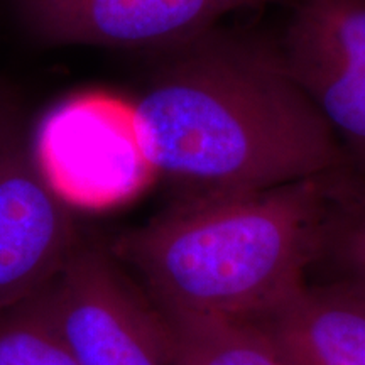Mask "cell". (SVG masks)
I'll use <instances>...</instances> for the list:
<instances>
[{
	"label": "cell",
	"mask_w": 365,
	"mask_h": 365,
	"mask_svg": "<svg viewBox=\"0 0 365 365\" xmlns=\"http://www.w3.org/2000/svg\"><path fill=\"white\" fill-rule=\"evenodd\" d=\"M164 317L173 333V365H287L269 333L252 319Z\"/></svg>",
	"instance_id": "obj_10"
},
{
	"label": "cell",
	"mask_w": 365,
	"mask_h": 365,
	"mask_svg": "<svg viewBox=\"0 0 365 365\" xmlns=\"http://www.w3.org/2000/svg\"><path fill=\"white\" fill-rule=\"evenodd\" d=\"M0 365H80L41 291L0 309Z\"/></svg>",
	"instance_id": "obj_11"
},
{
	"label": "cell",
	"mask_w": 365,
	"mask_h": 365,
	"mask_svg": "<svg viewBox=\"0 0 365 365\" xmlns=\"http://www.w3.org/2000/svg\"><path fill=\"white\" fill-rule=\"evenodd\" d=\"M33 145L46 180L71 208L127 202L154 178L132 103L113 95L83 93L56 105Z\"/></svg>",
	"instance_id": "obj_4"
},
{
	"label": "cell",
	"mask_w": 365,
	"mask_h": 365,
	"mask_svg": "<svg viewBox=\"0 0 365 365\" xmlns=\"http://www.w3.org/2000/svg\"><path fill=\"white\" fill-rule=\"evenodd\" d=\"M71 207L36 159L33 134L0 107V309L34 294L80 244Z\"/></svg>",
	"instance_id": "obj_6"
},
{
	"label": "cell",
	"mask_w": 365,
	"mask_h": 365,
	"mask_svg": "<svg viewBox=\"0 0 365 365\" xmlns=\"http://www.w3.org/2000/svg\"><path fill=\"white\" fill-rule=\"evenodd\" d=\"M365 307V176L352 166L328 178L327 208L309 272ZM308 272V276H309Z\"/></svg>",
	"instance_id": "obj_9"
},
{
	"label": "cell",
	"mask_w": 365,
	"mask_h": 365,
	"mask_svg": "<svg viewBox=\"0 0 365 365\" xmlns=\"http://www.w3.org/2000/svg\"><path fill=\"white\" fill-rule=\"evenodd\" d=\"M161 51L132 108L154 176L176 196L266 190L350 166L277 39L217 26Z\"/></svg>",
	"instance_id": "obj_1"
},
{
	"label": "cell",
	"mask_w": 365,
	"mask_h": 365,
	"mask_svg": "<svg viewBox=\"0 0 365 365\" xmlns=\"http://www.w3.org/2000/svg\"><path fill=\"white\" fill-rule=\"evenodd\" d=\"M39 291L80 365L175 362L166 317L122 272L112 252L80 240Z\"/></svg>",
	"instance_id": "obj_3"
},
{
	"label": "cell",
	"mask_w": 365,
	"mask_h": 365,
	"mask_svg": "<svg viewBox=\"0 0 365 365\" xmlns=\"http://www.w3.org/2000/svg\"><path fill=\"white\" fill-rule=\"evenodd\" d=\"M276 0H17L39 36L59 44L168 49L239 11Z\"/></svg>",
	"instance_id": "obj_7"
},
{
	"label": "cell",
	"mask_w": 365,
	"mask_h": 365,
	"mask_svg": "<svg viewBox=\"0 0 365 365\" xmlns=\"http://www.w3.org/2000/svg\"><path fill=\"white\" fill-rule=\"evenodd\" d=\"M287 70L365 176V0H284Z\"/></svg>",
	"instance_id": "obj_5"
},
{
	"label": "cell",
	"mask_w": 365,
	"mask_h": 365,
	"mask_svg": "<svg viewBox=\"0 0 365 365\" xmlns=\"http://www.w3.org/2000/svg\"><path fill=\"white\" fill-rule=\"evenodd\" d=\"M0 107H2V103H0Z\"/></svg>",
	"instance_id": "obj_12"
},
{
	"label": "cell",
	"mask_w": 365,
	"mask_h": 365,
	"mask_svg": "<svg viewBox=\"0 0 365 365\" xmlns=\"http://www.w3.org/2000/svg\"><path fill=\"white\" fill-rule=\"evenodd\" d=\"M330 175L176 196L118 237L110 252L135 271L164 314L259 319L308 284Z\"/></svg>",
	"instance_id": "obj_2"
},
{
	"label": "cell",
	"mask_w": 365,
	"mask_h": 365,
	"mask_svg": "<svg viewBox=\"0 0 365 365\" xmlns=\"http://www.w3.org/2000/svg\"><path fill=\"white\" fill-rule=\"evenodd\" d=\"M252 322L287 365H365V307L336 287L308 282Z\"/></svg>",
	"instance_id": "obj_8"
}]
</instances>
